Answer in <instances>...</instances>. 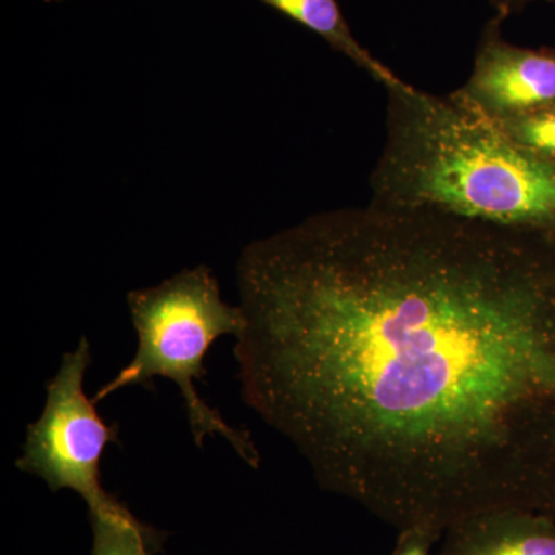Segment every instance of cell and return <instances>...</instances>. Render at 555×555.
Here are the masks:
<instances>
[{
    "mask_svg": "<svg viewBox=\"0 0 555 555\" xmlns=\"http://www.w3.org/2000/svg\"><path fill=\"white\" fill-rule=\"evenodd\" d=\"M241 398L398 531L555 516V248L369 204L254 241Z\"/></svg>",
    "mask_w": 555,
    "mask_h": 555,
    "instance_id": "obj_1",
    "label": "cell"
},
{
    "mask_svg": "<svg viewBox=\"0 0 555 555\" xmlns=\"http://www.w3.org/2000/svg\"><path fill=\"white\" fill-rule=\"evenodd\" d=\"M386 142L371 204L476 222L555 248V163L451 98L387 87Z\"/></svg>",
    "mask_w": 555,
    "mask_h": 555,
    "instance_id": "obj_2",
    "label": "cell"
},
{
    "mask_svg": "<svg viewBox=\"0 0 555 555\" xmlns=\"http://www.w3.org/2000/svg\"><path fill=\"white\" fill-rule=\"evenodd\" d=\"M138 334L137 356L93 397L105 400L124 387L147 386L155 377L178 386L196 447L207 437L221 436L248 466H259V452L247 430L225 422L217 409L199 397L195 382L206 378L204 360L219 337H240L246 327L241 306L221 298L217 278L206 266L185 269L155 287L127 295Z\"/></svg>",
    "mask_w": 555,
    "mask_h": 555,
    "instance_id": "obj_3",
    "label": "cell"
},
{
    "mask_svg": "<svg viewBox=\"0 0 555 555\" xmlns=\"http://www.w3.org/2000/svg\"><path fill=\"white\" fill-rule=\"evenodd\" d=\"M90 364V343L82 337L76 350L62 357L60 371L47 385L46 408L38 422L27 427L16 467L43 478L53 492H78L90 516L139 521L101 485V460L109 443H119V426L105 425L93 398L83 390Z\"/></svg>",
    "mask_w": 555,
    "mask_h": 555,
    "instance_id": "obj_4",
    "label": "cell"
},
{
    "mask_svg": "<svg viewBox=\"0 0 555 555\" xmlns=\"http://www.w3.org/2000/svg\"><path fill=\"white\" fill-rule=\"evenodd\" d=\"M502 24L496 16L486 24L469 79L449 96L491 124L555 107V51L507 42Z\"/></svg>",
    "mask_w": 555,
    "mask_h": 555,
    "instance_id": "obj_5",
    "label": "cell"
},
{
    "mask_svg": "<svg viewBox=\"0 0 555 555\" xmlns=\"http://www.w3.org/2000/svg\"><path fill=\"white\" fill-rule=\"evenodd\" d=\"M438 555H555V516L492 511L444 531Z\"/></svg>",
    "mask_w": 555,
    "mask_h": 555,
    "instance_id": "obj_6",
    "label": "cell"
},
{
    "mask_svg": "<svg viewBox=\"0 0 555 555\" xmlns=\"http://www.w3.org/2000/svg\"><path fill=\"white\" fill-rule=\"evenodd\" d=\"M270 9L298 22L302 27L326 40L332 49L345 54L369 76L387 87L400 82V78L382 64L353 36L337 0H259Z\"/></svg>",
    "mask_w": 555,
    "mask_h": 555,
    "instance_id": "obj_7",
    "label": "cell"
},
{
    "mask_svg": "<svg viewBox=\"0 0 555 555\" xmlns=\"http://www.w3.org/2000/svg\"><path fill=\"white\" fill-rule=\"evenodd\" d=\"M93 531L91 555H153L163 546L166 534L142 521L107 516H90Z\"/></svg>",
    "mask_w": 555,
    "mask_h": 555,
    "instance_id": "obj_8",
    "label": "cell"
},
{
    "mask_svg": "<svg viewBox=\"0 0 555 555\" xmlns=\"http://www.w3.org/2000/svg\"><path fill=\"white\" fill-rule=\"evenodd\" d=\"M492 126L520 147L555 163V107L525 113Z\"/></svg>",
    "mask_w": 555,
    "mask_h": 555,
    "instance_id": "obj_9",
    "label": "cell"
},
{
    "mask_svg": "<svg viewBox=\"0 0 555 555\" xmlns=\"http://www.w3.org/2000/svg\"><path fill=\"white\" fill-rule=\"evenodd\" d=\"M441 534L425 528H409L398 531L396 550L392 555H429Z\"/></svg>",
    "mask_w": 555,
    "mask_h": 555,
    "instance_id": "obj_10",
    "label": "cell"
},
{
    "mask_svg": "<svg viewBox=\"0 0 555 555\" xmlns=\"http://www.w3.org/2000/svg\"><path fill=\"white\" fill-rule=\"evenodd\" d=\"M531 2H537V0H491L492 7L495 9V16L502 21L525 9ZM545 2L555 3V0H545Z\"/></svg>",
    "mask_w": 555,
    "mask_h": 555,
    "instance_id": "obj_11",
    "label": "cell"
}]
</instances>
